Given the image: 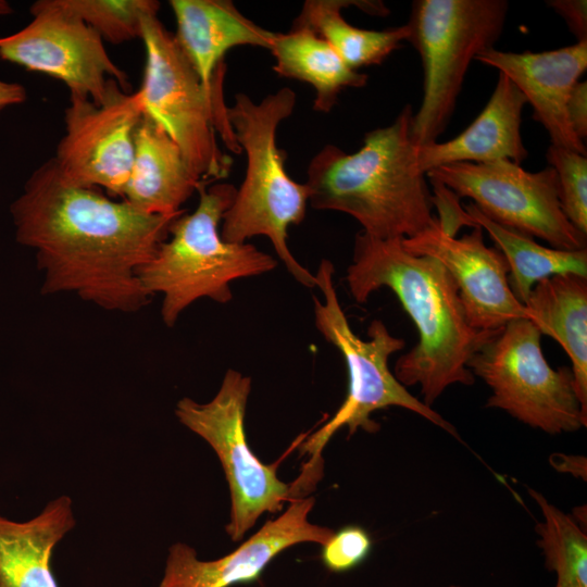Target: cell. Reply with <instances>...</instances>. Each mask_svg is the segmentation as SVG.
<instances>
[{
	"label": "cell",
	"instance_id": "28",
	"mask_svg": "<svg viewBox=\"0 0 587 587\" xmlns=\"http://www.w3.org/2000/svg\"><path fill=\"white\" fill-rule=\"evenodd\" d=\"M372 547L371 536L364 528L348 525L334 532L322 546V561L330 572L345 573L364 562Z\"/></svg>",
	"mask_w": 587,
	"mask_h": 587
},
{
	"label": "cell",
	"instance_id": "7",
	"mask_svg": "<svg viewBox=\"0 0 587 587\" xmlns=\"http://www.w3.org/2000/svg\"><path fill=\"white\" fill-rule=\"evenodd\" d=\"M333 275V263L323 259L314 276L324 301L314 297V319L316 329L345 359L348 392L332 419L304 442L302 451L312 455V464L317 462L322 449L338 429L347 426L350 435L359 428L374 433L379 425L371 414L389 407L410 410L459 438L451 423L411 395L389 370V357L404 348V340L391 335L380 320L370 324L367 340L352 332L339 303Z\"/></svg>",
	"mask_w": 587,
	"mask_h": 587
},
{
	"label": "cell",
	"instance_id": "30",
	"mask_svg": "<svg viewBox=\"0 0 587 587\" xmlns=\"http://www.w3.org/2000/svg\"><path fill=\"white\" fill-rule=\"evenodd\" d=\"M547 4L565 21L577 41L587 40L586 0H549Z\"/></svg>",
	"mask_w": 587,
	"mask_h": 587
},
{
	"label": "cell",
	"instance_id": "24",
	"mask_svg": "<svg viewBox=\"0 0 587 587\" xmlns=\"http://www.w3.org/2000/svg\"><path fill=\"white\" fill-rule=\"evenodd\" d=\"M473 221L485 229L508 266V280L514 297L525 303L541 279L559 274L587 277V249L561 250L536 242L533 237L499 225L485 216L472 202L465 207Z\"/></svg>",
	"mask_w": 587,
	"mask_h": 587
},
{
	"label": "cell",
	"instance_id": "4",
	"mask_svg": "<svg viewBox=\"0 0 587 587\" xmlns=\"http://www.w3.org/2000/svg\"><path fill=\"white\" fill-rule=\"evenodd\" d=\"M296 93L284 87L259 103L246 93L235 96L227 117L247 157L245 179L225 212L220 232L224 240L242 243L254 236L267 237L290 275L301 285L316 286L314 274L289 250L288 227L300 224L311 191L286 172V151L276 143L278 125L295 110Z\"/></svg>",
	"mask_w": 587,
	"mask_h": 587
},
{
	"label": "cell",
	"instance_id": "2",
	"mask_svg": "<svg viewBox=\"0 0 587 587\" xmlns=\"http://www.w3.org/2000/svg\"><path fill=\"white\" fill-rule=\"evenodd\" d=\"M346 280L359 303L382 287L398 297L419 340L397 360L394 375L404 387L420 385L426 405L450 385L474 383L467 363L500 329L483 332L471 326L459 289L438 260L410 253L402 238L378 239L360 232Z\"/></svg>",
	"mask_w": 587,
	"mask_h": 587
},
{
	"label": "cell",
	"instance_id": "12",
	"mask_svg": "<svg viewBox=\"0 0 587 587\" xmlns=\"http://www.w3.org/2000/svg\"><path fill=\"white\" fill-rule=\"evenodd\" d=\"M33 20L0 37V59L63 82L70 95L104 102L111 80L128 92L127 74L108 54L102 38L57 0H38Z\"/></svg>",
	"mask_w": 587,
	"mask_h": 587
},
{
	"label": "cell",
	"instance_id": "19",
	"mask_svg": "<svg viewBox=\"0 0 587 587\" xmlns=\"http://www.w3.org/2000/svg\"><path fill=\"white\" fill-rule=\"evenodd\" d=\"M203 183L164 129L143 114L135 133L134 160L122 200L146 213L174 215Z\"/></svg>",
	"mask_w": 587,
	"mask_h": 587
},
{
	"label": "cell",
	"instance_id": "34",
	"mask_svg": "<svg viewBox=\"0 0 587 587\" xmlns=\"http://www.w3.org/2000/svg\"><path fill=\"white\" fill-rule=\"evenodd\" d=\"M449 587H461V586H457V585H451V586H449Z\"/></svg>",
	"mask_w": 587,
	"mask_h": 587
},
{
	"label": "cell",
	"instance_id": "8",
	"mask_svg": "<svg viewBox=\"0 0 587 587\" xmlns=\"http://www.w3.org/2000/svg\"><path fill=\"white\" fill-rule=\"evenodd\" d=\"M505 0H416L407 23L421 55L423 98L413 115L417 146L437 142L454 111L472 60L494 48L502 34Z\"/></svg>",
	"mask_w": 587,
	"mask_h": 587
},
{
	"label": "cell",
	"instance_id": "17",
	"mask_svg": "<svg viewBox=\"0 0 587 587\" xmlns=\"http://www.w3.org/2000/svg\"><path fill=\"white\" fill-rule=\"evenodd\" d=\"M174 34L182 50L212 95L224 97V58L240 46L270 50L275 33L247 18L228 0H171Z\"/></svg>",
	"mask_w": 587,
	"mask_h": 587
},
{
	"label": "cell",
	"instance_id": "16",
	"mask_svg": "<svg viewBox=\"0 0 587 587\" xmlns=\"http://www.w3.org/2000/svg\"><path fill=\"white\" fill-rule=\"evenodd\" d=\"M475 60L497 68L523 93L551 139V145L586 155L585 143L574 134L566 103L587 68V40L542 52H507L491 48Z\"/></svg>",
	"mask_w": 587,
	"mask_h": 587
},
{
	"label": "cell",
	"instance_id": "11",
	"mask_svg": "<svg viewBox=\"0 0 587 587\" xmlns=\"http://www.w3.org/2000/svg\"><path fill=\"white\" fill-rule=\"evenodd\" d=\"M460 198H471L478 210L501 226L547 241L551 248H586V235L564 215L555 171L528 172L509 160L452 163L426 173Z\"/></svg>",
	"mask_w": 587,
	"mask_h": 587
},
{
	"label": "cell",
	"instance_id": "3",
	"mask_svg": "<svg viewBox=\"0 0 587 587\" xmlns=\"http://www.w3.org/2000/svg\"><path fill=\"white\" fill-rule=\"evenodd\" d=\"M413 115L407 104L391 124L366 133L354 152L325 145L307 170L311 207L349 214L378 239L411 238L430 228L437 217L416 162Z\"/></svg>",
	"mask_w": 587,
	"mask_h": 587
},
{
	"label": "cell",
	"instance_id": "5",
	"mask_svg": "<svg viewBox=\"0 0 587 587\" xmlns=\"http://www.w3.org/2000/svg\"><path fill=\"white\" fill-rule=\"evenodd\" d=\"M236 190L227 183L201 184L196 210H185L171 223V238L138 268L137 277L145 291L150 297L163 295L161 317L167 327H173L184 310L198 299L227 303L233 298V280L259 276L276 267L277 261L255 246L222 238L221 223Z\"/></svg>",
	"mask_w": 587,
	"mask_h": 587
},
{
	"label": "cell",
	"instance_id": "27",
	"mask_svg": "<svg viewBox=\"0 0 587 587\" xmlns=\"http://www.w3.org/2000/svg\"><path fill=\"white\" fill-rule=\"evenodd\" d=\"M547 160L555 171L561 209L570 223L587 235V159L585 154L550 145Z\"/></svg>",
	"mask_w": 587,
	"mask_h": 587
},
{
	"label": "cell",
	"instance_id": "9",
	"mask_svg": "<svg viewBox=\"0 0 587 587\" xmlns=\"http://www.w3.org/2000/svg\"><path fill=\"white\" fill-rule=\"evenodd\" d=\"M541 334L528 319L507 323L467 363L492 390L486 405L498 408L548 434L574 432L587 424L567 366L552 369Z\"/></svg>",
	"mask_w": 587,
	"mask_h": 587
},
{
	"label": "cell",
	"instance_id": "14",
	"mask_svg": "<svg viewBox=\"0 0 587 587\" xmlns=\"http://www.w3.org/2000/svg\"><path fill=\"white\" fill-rule=\"evenodd\" d=\"M314 504V497L295 498L280 515L215 560H200L191 546L173 544L158 587H232L258 580L283 551L303 542L323 546L333 536L332 528L309 521Z\"/></svg>",
	"mask_w": 587,
	"mask_h": 587
},
{
	"label": "cell",
	"instance_id": "33",
	"mask_svg": "<svg viewBox=\"0 0 587 587\" xmlns=\"http://www.w3.org/2000/svg\"><path fill=\"white\" fill-rule=\"evenodd\" d=\"M13 13V9L10 3L5 0H0V16L9 15Z\"/></svg>",
	"mask_w": 587,
	"mask_h": 587
},
{
	"label": "cell",
	"instance_id": "31",
	"mask_svg": "<svg viewBox=\"0 0 587 587\" xmlns=\"http://www.w3.org/2000/svg\"><path fill=\"white\" fill-rule=\"evenodd\" d=\"M566 114L576 137L585 143L587 137V83L578 82L571 91Z\"/></svg>",
	"mask_w": 587,
	"mask_h": 587
},
{
	"label": "cell",
	"instance_id": "10",
	"mask_svg": "<svg viewBox=\"0 0 587 587\" xmlns=\"http://www.w3.org/2000/svg\"><path fill=\"white\" fill-rule=\"evenodd\" d=\"M251 378L227 370L216 395L200 403L182 398L175 408L179 423L205 440L217 455L230 494L225 526L233 541L241 540L265 512H279L292 486L277 476V464H264L248 445L245 416Z\"/></svg>",
	"mask_w": 587,
	"mask_h": 587
},
{
	"label": "cell",
	"instance_id": "15",
	"mask_svg": "<svg viewBox=\"0 0 587 587\" xmlns=\"http://www.w3.org/2000/svg\"><path fill=\"white\" fill-rule=\"evenodd\" d=\"M478 225L455 238L444 233L436 222L430 228L402 238L407 251L438 260L452 276L467 317L475 329L495 332L516 319H528L523 303L513 295L509 266L497 248L486 246Z\"/></svg>",
	"mask_w": 587,
	"mask_h": 587
},
{
	"label": "cell",
	"instance_id": "32",
	"mask_svg": "<svg viewBox=\"0 0 587 587\" xmlns=\"http://www.w3.org/2000/svg\"><path fill=\"white\" fill-rule=\"evenodd\" d=\"M25 100L26 89L23 85L0 79V111Z\"/></svg>",
	"mask_w": 587,
	"mask_h": 587
},
{
	"label": "cell",
	"instance_id": "13",
	"mask_svg": "<svg viewBox=\"0 0 587 587\" xmlns=\"http://www.w3.org/2000/svg\"><path fill=\"white\" fill-rule=\"evenodd\" d=\"M143 115L138 91L128 93L111 80L103 103L70 95L65 133L52 158L61 177L85 188H104L123 197L129 179L135 133Z\"/></svg>",
	"mask_w": 587,
	"mask_h": 587
},
{
	"label": "cell",
	"instance_id": "25",
	"mask_svg": "<svg viewBox=\"0 0 587 587\" xmlns=\"http://www.w3.org/2000/svg\"><path fill=\"white\" fill-rule=\"evenodd\" d=\"M542 511L536 525L538 546L547 570L557 574L554 587H587V535L574 517L552 505L539 492L528 490Z\"/></svg>",
	"mask_w": 587,
	"mask_h": 587
},
{
	"label": "cell",
	"instance_id": "29",
	"mask_svg": "<svg viewBox=\"0 0 587 587\" xmlns=\"http://www.w3.org/2000/svg\"><path fill=\"white\" fill-rule=\"evenodd\" d=\"M434 196H432L433 205H435L439 212V218H437L439 228L447 235L454 237L457 230L461 226L477 227L478 225L473 218L463 211L460 207V197L451 189L438 183L429 179Z\"/></svg>",
	"mask_w": 587,
	"mask_h": 587
},
{
	"label": "cell",
	"instance_id": "22",
	"mask_svg": "<svg viewBox=\"0 0 587 587\" xmlns=\"http://www.w3.org/2000/svg\"><path fill=\"white\" fill-rule=\"evenodd\" d=\"M350 5L374 15L389 14L380 1L307 0L291 27L308 28L321 36L354 71L382 64L401 48L402 41H408L407 24L384 30L352 26L341 15V10Z\"/></svg>",
	"mask_w": 587,
	"mask_h": 587
},
{
	"label": "cell",
	"instance_id": "23",
	"mask_svg": "<svg viewBox=\"0 0 587 587\" xmlns=\"http://www.w3.org/2000/svg\"><path fill=\"white\" fill-rule=\"evenodd\" d=\"M268 51L275 59L273 70L278 76L313 87V110L317 112H329L345 88L367 83V75L350 68L325 39L308 28L275 33Z\"/></svg>",
	"mask_w": 587,
	"mask_h": 587
},
{
	"label": "cell",
	"instance_id": "20",
	"mask_svg": "<svg viewBox=\"0 0 587 587\" xmlns=\"http://www.w3.org/2000/svg\"><path fill=\"white\" fill-rule=\"evenodd\" d=\"M75 524L73 502L66 495L49 501L27 521L0 514V587H58L52 552Z\"/></svg>",
	"mask_w": 587,
	"mask_h": 587
},
{
	"label": "cell",
	"instance_id": "6",
	"mask_svg": "<svg viewBox=\"0 0 587 587\" xmlns=\"http://www.w3.org/2000/svg\"><path fill=\"white\" fill-rule=\"evenodd\" d=\"M146 64L138 90L148 115L180 149L190 170L202 182L228 176L232 158L218 146L220 136L233 153L241 149L227 117L224 97L210 93L158 14L149 15L141 38Z\"/></svg>",
	"mask_w": 587,
	"mask_h": 587
},
{
	"label": "cell",
	"instance_id": "1",
	"mask_svg": "<svg viewBox=\"0 0 587 587\" xmlns=\"http://www.w3.org/2000/svg\"><path fill=\"white\" fill-rule=\"evenodd\" d=\"M16 241L35 250L41 294L74 292L107 311L132 313L150 300L137 277L180 215L150 214L97 188L66 183L43 162L10 207Z\"/></svg>",
	"mask_w": 587,
	"mask_h": 587
},
{
	"label": "cell",
	"instance_id": "18",
	"mask_svg": "<svg viewBox=\"0 0 587 587\" xmlns=\"http://www.w3.org/2000/svg\"><path fill=\"white\" fill-rule=\"evenodd\" d=\"M526 99L517 87L499 73L496 87L483 111L457 137L417 147L416 162L426 173L452 163H487L509 160L520 164L528 157L521 123Z\"/></svg>",
	"mask_w": 587,
	"mask_h": 587
},
{
	"label": "cell",
	"instance_id": "21",
	"mask_svg": "<svg viewBox=\"0 0 587 587\" xmlns=\"http://www.w3.org/2000/svg\"><path fill=\"white\" fill-rule=\"evenodd\" d=\"M524 305L539 333L558 341L571 359L576 392L587 414V277L567 273L541 279Z\"/></svg>",
	"mask_w": 587,
	"mask_h": 587
},
{
	"label": "cell",
	"instance_id": "26",
	"mask_svg": "<svg viewBox=\"0 0 587 587\" xmlns=\"http://www.w3.org/2000/svg\"><path fill=\"white\" fill-rule=\"evenodd\" d=\"M91 27L102 40L117 45L141 38L143 21L158 14L155 0H57Z\"/></svg>",
	"mask_w": 587,
	"mask_h": 587
}]
</instances>
